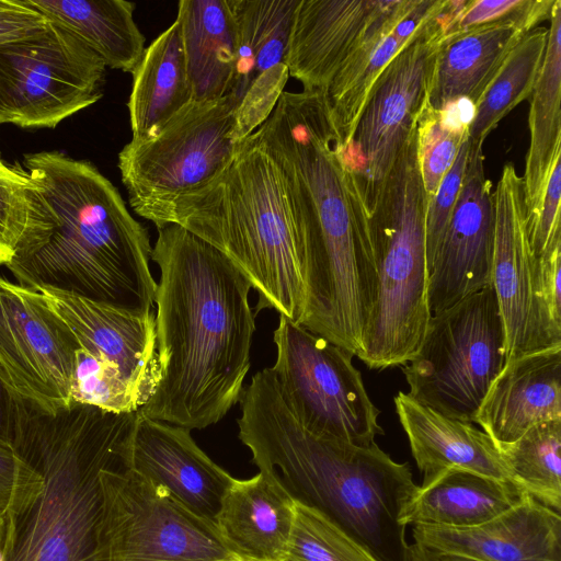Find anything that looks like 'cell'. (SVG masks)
<instances>
[{
    "label": "cell",
    "mask_w": 561,
    "mask_h": 561,
    "mask_svg": "<svg viewBox=\"0 0 561 561\" xmlns=\"http://www.w3.org/2000/svg\"><path fill=\"white\" fill-rule=\"evenodd\" d=\"M558 420H561V346L506 362L489 387L474 423L495 444H506L536 424Z\"/></svg>",
    "instance_id": "21"
},
{
    "label": "cell",
    "mask_w": 561,
    "mask_h": 561,
    "mask_svg": "<svg viewBox=\"0 0 561 561\" xmlns=\"http://www.w3.org/2000/svg\"><path fill=\"white\" fill-rule=\"evenodd\" d=\"M481 147L470 145L449 225L428 274V308L437 314L492 285L495 214Z\"/></svg>",
    "instance_id": "17"
},
{
    "label": "cell",
    "mask_w": 561,
    "mask_h": 561,
    "mask_svg": "<svg viewBox=\"0 0 561 561\" xmlns=\"http://www.w3.org/2000/svg\"><path fill=\"white\" fill-rule=\"evenodd\" d=\"M239 402V439L259 469L275 472L297 502L323 514L377 561H405L401 516L417 490L408 462H396L376 443L360 447L307 431L271 367L252 376Z\"/></svg>",
    "instance_id": "2"
},
{
    "label": "cell",
    "mask_w": 561,
    "mask_h": 561,
    "mask_svg": "<svg viewBox=\"0 0 561 561\" xmlns=\"http://www.w3.org/2000/svg\"><path fill=\"white\" fill-rule=\"evenodd\" d=\"M283 561L377 560L323 514L296 501L293 530Z\"/></svg>",
    "instance_id": "36"
},
{
    "label": "cell",
    "mask_w": 561,
    "mask_h": 561,
    "mask_svg": "<svg viewBox=\"0 0 561 561\" xmlns=\"http://www.w3.org/2000/svg\"><path fill=\"white\" fill-rule=\"evenodd\" d=\"M23 172L21 167H9L0 158V176L15 178L20 176Z\"/></svg>",
    "instance_id": "46"
},
{
    "label": "cell",
    "mask_w": 561,
    "mask_h": 561,
    "mask_svg": "<svg viewBox=\"0 0 561 561\" xmlns=\"http://www.w3.org/2000/svg\"><path fill=\"white\" fill-rule=\"evenodd\" d=\"M553 3L554 0H468L453 32L504 19H520L537 27L549 20Z\"/></svg>",
    "instance_id": "41"
},
{
    "label": "cell",
    "mask_w": 561,
    "mask_h": 561,
    "mask_svg": "<svg viewBox=\"0 0 561 561\" xmlns=\"http://www.w3.org/2000/svg\"><path fill=\"white\" fill-rule=\"evenodd\" d=\"M495 234L492 285L505 332L506 362L539 350L561 346V329L542 298L539 260L527 233V206L522 176L504 165L493 192Z\"/></svg>",
    "instance_id": "15"
},
{
    "label": "cell",
    "mask_w": 561,
    "mask_h": 561,
    "mask_svg": "<svg viewBox=\"0 0 561 561\" xmlns=\"http://www.w3.org/2000/svg\"><path fill=\"white\" fill-rule=\"evenodd\" d=\"M394 407L423 481L448 468L511 480L495 443L473 423L445 416L402 391Z\"/></svg>",
    "instance_id": "24"
},
{
    "label": "cell",
    "mask_w": 561,
    "mask_h": 561,
    "mask_svg": "<svg viewBox=\"0 0 561 561\" xmlns=\"http://www.w3.org/2000/svg\"><path fill=\"white\" fill-rule=\"evenodd\" d=\"M180 25L192 100L229 94L236 65V21L231 0H181Z\"/></svg>",
    "instance_id": "26"
},
{
    "label": "cell",
    "mask_w": 561,
    "mask_h": 561,
    "mask_svg": "<svg viewBox=\"0 0 561 561\" xmlns=\"http://www.w3.org/2000/svg\"><path fill=\"white\" fill-rule=\"evenodd\" d=\"M151 260L161 379L138 412L190 431L220 422L251 366L252 285L225 254L183 227L157 229Z\"/></svg>",
    "instance_id": "1"
},
{
    "label": "cell",
    "mask_w": 561,
    "mask_h": 561,
    "mask_svg": "<svg viewBox=\"0 0 561 561\" xmlns=\"http://www.w3.org/2000/svg\"><path fill=\"white\" fill-rule=\"evenodd\" d=\"M127 108L131 140L153 136L192 101L180 25L174 21L145 48L131 72Z\"/></svg>",
    "instance_id": "27"
},
{
    "label": "cell",
    "mask_w": 561,
    "mask_h": 561,
    "mask_svg": "<svg viewBox=\"0 0 561 561\" xmlns=\"http://www.w3.org/2000/svg\"><path fill=\"white\" fill-rule=\"evenodd\" d=\"M456 4L422 27L390 60L377 79L355 129L341 148L350 183L368 211L409 138L426 96L436 49L450 30Z\"/></svg>",
    "instance_id": "10"
},
{
    "label": "cell",
    "mask_w": 561,
    "mask_h": 561,
    "mask_svg": "<svg viewBox=\"0 0 561 561\" xmlns=\"http://www.w3.org/2000/svg\"><path fill=\"white\" fill-rule=\"evenodd\" d=\"M106 66L54 22L0 45V125L54 128L103 96Z\"/></svg>",
    "instance_id": "13"
},
{
    "label": "cell",
    "mask_w": 561,
    "mask_h": 561,
    "mask_svg": "<svg viewBox=\"0 0 561 561\" xmlns=\"http://www.w3.org/2000/svg\"><path fill=\"white\" fill-rule=\"evenodd\" d=\"M35 289L79 347L115 365L147 404L161 379L154 311L140 314L51 287Z\"/></svg>",
    "instance_id": "18"
},
{
    "label": "cell",
    "mask_w": 561,
    "mask_h": 561,
    "mask_svg": "<svg viewBox=\"0 0 561 561\" xmlns=\"http://www.w3.org/2000/svg\"><path fill=\"white\" fill-rule=\"evenodd\" d=\"M547 41L548 28L536 27L510 51L474 106L468 128L471 146L482 148L500 121L531 95L543 62Z\"/></svg>",
    "instance_id": "31"
},
{
    "label": "cell",
    "mask_w": 561,
    "mask_h": 561,
    "mask_svg": "<svg viewBox=\"0 0 561 561\" xmlns=\"http://www.w3.org/2000/svg\"><path fill=\"white\" fill-rule=\"evenodd\" d=\"M505 359L503 320L490 285L433 314L417 353L401 369L414 400L445 416L474 423Z\"/></svg>",
    "instance_id": "8"
},
{
    "label": "cell",
    "mask_w": 561,
    "mask_h": 561,
    "mask_svg": "<svg viewBox=\"0 0 561 561\" xmlns=\"http://www.w3.org/2000/svg\"><path fill=\"white\" fill-rule=\"evenodd\" d=\"M527 495L511 480L448 468L417 486L403 511L401 524L474 527L520 503Z\"/></svg>",
    "instance_id": "25"
},
{
    "label": "cell",
    "mask_w": 561,
    "mask_h": 561,
    "mask_svg": "<svg viewBox=\"0 0 561 561\" xmlns=\"http://www.w3.org/2000/svg\"><path fill=\"white\" fill-rule=\"evenodd\" d=\"M391 33H381L359 47L321 92L339 148L350 140L377 79L404 46Z\"/></svg>",
    "instance_id": "32"
},
{
    "label": "cell",
    "mask_w": 561,
    "mask_h": 561,
    "mask_svg": "<svg viewBox=\"0 0 561 561\" xmlns=\"http://www.w3.org/2000/svg\"><path fill=\"white\" fill-rule=\"evenodd\" d=\"M405 561H438V559L434 551L414 542L408 545Z\"/></svg>",
    "instance_id": "45"
},
{
    "label": "cell",
    "mask_w": 561,
    "mask_h": 561,
    "mask_svg": "<svg viewBox=\"0 0 561 561\" xmlns=\"http://www.w3.org/2000/svg\"><path fill=\"white\" fill-rule=\"evenodd\" d=\"M48 22L23 0H0V45L32 36L44 30Z\"/></svg>",
    "instance_id": "42"
},
{
    "label": "cell",
    "mask_w": 561,
    "mask_h": 561,
    "mask_svg": "<svg viewBox=\"0 0 561 561\" xmlns=\"http://www.w3.org/2000/svg\"><path fill=\"white\" fill-rule=\"evenodd\" d=\"M549 21L545 58L530 95V142L522 176L527 213L537 206L561 158V0L554 1Z\"/></svg>",
    "instance_id": "30"
},
{
    "label": "cell",
    "mask_w": 561,
    "mask_h": 561,
    "mask_svg": "<svg viewBox=\"0 0 561 561\" xmlns=\"http://www.w3.org/2000/svg\"><path fill=\"white\" fill-rule=\"evenodd\" d=\"M469 148L470 141L468 138L460 147L454 164L445 174L435 194L427 197L425 239L428 274L459 196L467 168Z\"/></svg>",
    "instance_id": "39"
},
{
    "label": "cell",
    "mask_w": 561,
    "mask_h": 561,
    "mask_svg": "<svg viewBox=\"0 0 561 561\" xmlns=\"http://www.w3.org/2000/svg\"><path fill=\"white\" fill-rule=\"evenodd\" d=\"M561 247L539 259V278L543 301L556 327L561 329Z\"/></svg>",
    "instance_id": "43"
},
{
    "label": "cell",
    "mask_w": 561,
    "mask_h": 561,
    "mask_svg": "<svg viewBox=\"0 0 561 561\" xmlns=\"http://www.w3.org/2000/svg\"><path fill=\"white\" fill-rule=\"evenodd\" d=\"M39 224L41 205L25 170L20 176H0V265L30 250Z\"/></svg>",
    "instance_id": "37"
},
{
    "label": "cell",
    "mask_w": 561,
    "mask_h": 561,
    "mask_svg": "<svg viewBox=\"0 0 561 561\" xmlns=\"http://www.w3.org/2000/svg\"><path fill=\"white\" fill-rule=\"evenodd\" d=\"M136 415L83 404L48 414L22 401L12 446L44 484L23 516L7 520L4 561H106L100 474L124 468Z\"/></svg>",
    "instance_id": "6"
},
{
    "label": "cell",
    "mask_w": 561,
    "mask_h": 561,
    "mask_svg": "<svg viewBox=\"0 0 561 561\" xmlns=\"http://www.w3.org/2000/svg\"><path fill=\"white\" fill-rule=\"evenodd\" d=\"M124 468L164 488L198 516L215 522L233 477L195 443L191 431L137 412Z\"/></svg>",
    "instance_id": "19"
},
{
    "label": "cell",
    "mask_w": 561,
    "mask_h": 561,
    "mask_svg": "<svg viewBox=\"0 0 561 561\" xmlns=\"http://www.w3.org/2000/svg\"><path fill=\"white\" fill-rule=\"evenodd\" d=\"M412 0H299L285 65L304 91L322 92L375 36L392 32Z\"/></svg>",
    "instance_id": "16"
},
{
    "label": "cell",
    "mask_w": 561,
    "mask_h": 561,
    "mask_svg": "<svg viewBox=\"0 0 561 561\" xmlns=\"http://www.w3.org/2000/svg\"><path fill=\"white\" fill-rule=\"evenodd\" d=\"M101 539L106 561H233L215 522L134 471L105 469Z\"/></svg>",
    "instance_id": "11"
},
{
    "label": "cell",
    "mask_w": 561,
    "mask_h": 561,
    "mask_svg": "<svg viewBox=\"0 0 561 561\" xmlns=\"http://www.w3.org/2000/svg\"><path fill=\"white\" fill-rule=\"evenodd\" d=\"M0 561H4L3 549L1 546H0Z\"/></svg>",
    "instance_id": "49"
},
{
    "label": "cell",
    "mask_w": 561,
    "mask_h": 561,
    "mask_svg": "<svg viewBox=\"0 0 561 561\" xmlns=\"http://www.w3.org/2000/svg\"><path fill=\"white\" fill-rule=\"evenodd\" d=\"M233 561H249V560H243V559H239V558H237V559H236V560H233ZM282 561H283V560H282Z\"/></svg>",
    "instance_id": "50"
},
{
    "label": "cell",
    "mask_w": 561,
    "mask_h": 561,
    "mask_svg": "<svg viewBox=\"0 0 561 561\" xmlns=\"http://www.w3.org/2000/svg\"><path fill=\"white\" fill-rule=\"evenodd\" d=\"M92 49L106 67L131 73L146 38L134 20L136 4L125 0H23Z\"/></svg>",
    "instance_id": "28"
},
{
    "label": "cell",
    "mask_w": 561,
    "mask_h": 561,
    "mask_svg": "<svg viewBox=\"0 0 561 561\" xmlns=\"http://www.w3.org/2000/svg\"><path fill=\"white\" fill-rule=\"evenodd\" d=\"M5 536H7V519L2 514H0V546L2 547V549H3L4 541H5Z\"/></svg>",
    "instance_id": "48"
},
{
    "label": "cell",
    "mask_w": 561,
    "mask_h": 561,
    "mask_svg": "<svg viewBox=\"0 0 561 561\" xmlns=\"http://www.w3.org/2000/svg\"><path fill=\"white\" fill-rule=\"evenodd\" d=\"M561 158L550 171L543 193L527 213V233L533 254L539 260L561 247Z\"/></svg>",
    "instance_id": "40"
},
{
    "label": "cell",
    "mask_w": 561,
    "mask_h": 561,
    "mask_svg": "<svg viewBox=\"0 0 561 561\" xmlns=\"http://www.w3.org/2000/svg\"><path fill=\"white\" fill-rule=\"evenodd\" d=\"M21 403L22 400L8 388L0 377V442L12 445Z\"/></svg>",
    "instance_id": "44"
},
{
    "label": "cell",
    "mask_w": 561,
    "mask_h": 561,
    "mask_svg": "<svg viewBox=\"0 0 561 561\" xmlns=\"http://www.w3.org/2000/svg\"><path fill=\"white\" fill-rule=\"evenodd\" d=\"M436 553V552H435ZM438 561H479L465 556L454 553H436Z\"/></svg>",
    "instance_id": "47"
},
{
    "label": "cell",
    "mask_w": 561,
    "mask_h": 561,
    "mask_svg": "<svg viewBox=\"0 0 561 561\" xmlns=\"http://www.w3.org/2000/svg\"><path fill=\"white\" fill-rule=\"evenodd\" d=\"M23 162L44 224L34 248L5 266L16 283L154 311L149 232L112 182L91 162L59 151L28 153Z\"/></svg>",
    "instance_id": "3"
},
{
    "label": "cell",
    "mask_w": 561,
    "mask_h": 561,
    "mask_svg": "<svg viewBox=\"0 0 561 561\" xmlns=\"http://www.w3.org/2000/svg\"><path fill=\"white\" fill-rule=\"evenodd\" d=\"M78 347L38 290L0 275V377L18 398L43 413L68 409Z\"/></svg>",
    "instance_id": "14"
},
{
    "label": "cell",
    "mask_w": 561,
    "mask_h": 561,
    "mask_svg": "<svg viewBox=\"0 0 561 561\" xmlns=\"http://www.w3.org/2000/svg\"><path fill=\"white\" fill-rule=\"evenodd\" d=\"M133 210L157 229L175 224L216 248L250 280L257 294L255 313L273 309L300 325L306 289L299 194L252 134L210 181Z\"/></svg>",
    "instance_id": "4"
},
{
    "label": "cell",
    "mask_w": 561,
    "mask_h": 561,
    "mask_svg": "<svg viewBox=\"0 0 561 561\" xmlns=\"http://www.w3.org/2000/svg\"><path fill=\"white\" fill-rule=\"evenodd\" d=\"M43 478L9 443L0 442V514L15 522L35 503Z\"/></svg>",
    "instance_id": "38"
},
{
    "label": "cell",
    "mask_w": 561,
    "mask_h": 561,
    "mask_svg": "<svg viewBox=\"0 0 561 561\" xmlns=\"http://www.w3.org/2000/svg\"><path fill=\"white\" fill-rule=\"evenodd\" d=\"M271 367L283 397L310 433L355 446L373 445L383 431L353 355L279 316Z\"/></svg>",
    "instance_id": "9"
},
{
    "label": "cell",
    "mask_w": 561,
    "mask_h": 561,
    "mask_svg": "<svg viewBox=\"0 0 561 561\" xmlns=\"http://www.w3.org/2000/svg\"><path fill=\"white\" fill-rule=\"evenodd\" d=\"M299 0H231L236 65L229 92L240 105L259 82L283 68Z\"/></svg>",
    "instance_id": "29"
},
{
    "label": "cell",
    "mask_w": 561,
    "mask_h": 561,
    "mask_svg": "<svg viewBox=\"0 0 561 561\" xmlns=\"http://www.w3.org/2000/svg\"><path fill=\"white\" fill-rule=\"evenodd\" d=\"M272 153L293 178L299 194L306 304L300 327L354 356L363 348L377 298V271L367 214L324 121L284 129Z\"/></svg>",
    "instance_id": "5"
},
{
    "label": "cell",
    "mask_w": 561,
    "mask_h": 561,
    "mask_svg": "<svg viewBox=\"0 0 561 561\" xmlns=\"http://www.w3.org/2000/svg\"><path fill=\"white\" fill-rule=\"evenodd\" d=\"M474 107L462 101L445 110H434L424 100L415 122L416 156L427 197L437 191L469 138Z\"/></svg>",
    "instance_id": "34"
},
{
    "label": "cell",
    "mask_w": 561,
    "mask_h": 561,
    "mask_svg": "<svg viewBox=\"0 0 561 561\" xmlns=\"http://www.w3.org/2000/svg\"><path fill=\"white\" fill-rule=\"evenodd\" d=\"M425 193L415 125L366 211L377 298L358 358L370 369L403 366L417 353L432 317L428 308Z\"/></svg>",
    "instance_id": "7"
},
{
    "label": "cell",
    "mask_w": 561,
    "mask_h": 561,
    "mask_svg": "<svg viewBox=\"0 0 561 561\" xmlns=\"http://www.w3.org/2000/svg\"><path fill=\"white\" fill-rule=\"evenodd\" d=\"M71 404L114 413H134L146 402L115 365L78 347L70 388Z\"/></svg>",
    "instance_id": "35"
},
{
    "label": "cell",
    "mask_w": 561,
    "mask_h": 561,
    "mask_svg": "<svg viewBox=\"0 0 561 561\" xmlns=\"http://www.w3.org/2000/svg\"><path fill=\"white\" fill-rule=\"evenodd\" d=\"M238 107L229 94L192 100L157 134L126 144L118 169L131 209L192 191L218 175L240 142Z\"/></svg>",
    "instance_id": "12"
},
{
    "label": "cell",
    "mask_w": 561,
    "mask_h": 561,
    "mask_svg": "<svg viewBox=\"0 0 561 561\" xmlns=\"http://www.w3.org/2000/svg\"><path fill=\"white\" fill-rule=\"evenodd\" d=\"M536 28L504 19L445 34L431 68L425 102L445 110L462 101L476 106L516 44Z\"/></svg>",
    "instance_id": "22"
},
{
    "label": "cell",
    "mask_w": 561,
    "mask_h": 561,
    "mask_svg": "<svg viewBox=\"0 0 561 561\" xmlns=\"http://www.w3.org/2000/svg\"><path fill=\"white\" fill-rule=\"evenodd\" d=\"M415 543L479 561H561V516L527 495L474 527L413 525Z\"/></svg>",
    "instance_id": "20"
},
{
    "label": "cell",
    "mask_w": 561,
    "mask_h": 561,
    "mask_svg": "<svg viewBox=\"0 0 561 561\" xmlns=\"http://www.w3.org/2000/svg\"><path fill=\"white\" fill-rule=\"evenodd\" d=\"M511 480L560 514L561 420L534 425L512 443L495 444Z\"/></svg>",
    "instance_id": "33"
},
{
    "label": "cell",
    "mask_w": 561,
    "mask_h": 561,
    "mask_svg": "<svg viewBox=\"0 0 561 561\" xmlns=\"http://www.w3.org/2000/svg\"><path fill=\"white\" fill-rule=\"evenodd\" d=\"M250 479H233L215 523L239 559L282 561L295 519V499L277 474L267 469Z\"/></svg>",
    "instance_id": "23"
}]
</instances>
